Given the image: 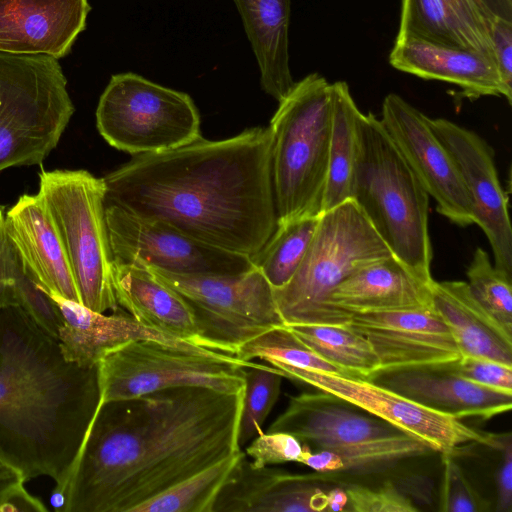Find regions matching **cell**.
Wrapping results in <instances>:
<instances>
[{"instance_id":"2e32d148","label":"cell","mask_w":512,"mask_h":512,"mask_svg":"<svg viewBox=\"0 0 512 512\" xmlns=\"http://www.w3.org/2000/svg\"><path fill=\"white\" fill-rule=\"evenodd\" d=\"M347 326L368 340L380 370L445 364L461 358L448 327L433 306L354 312Z\"/></svg>"},{"instance_id":"603a6c76","label":"cell","mask_w":512,"mask_h":512,"mask_svg":"<svg viewBox=\"0 0 512 512\" xmlns=\"http://www.w3.org/2000/svg\"><path fill=\"white\" fill-rule=\"evenodd\" d=\"M498 15L490 0H401L397 35L468 49L495 63L491 30Z\"/></svg>"},{"instance_id":"e0dca14e","label":"cell","mask_w":512,"mask_h":512,"mask_svg":"<svg viewBox=\"0 0 512 512\" xmlns=\"http://www.w3.org/2000/svg\"><path fill=\"white\" fill-rule=\"evenodd\" d=\"M267 432H283L312 451L399 435V429L332 393L291 396L285 411Z\"/></svg>"},{"instance_id":"e575fe53","label":"cell","mask_w":512,"mask_h":512,"mask_svg":"<svg viewBox=\"0 0 512 512\" xmlns=\"http://www.w3.org/2000/svg\"><path fill=\"white\" fill-rule=\"evenodd\" d=\"M284 374L273 366L260 363L245 368L243 407L238 430V444H248L263 433L262 426L278 400Z\"/></svg>"},{"instance_id":"3957f363","label":"cell","mask_w":512,"mask_h":512,"mask_svg":"<svg viewBox=\"0 0 512 512\" xmlns=\"http://www.w3.org/2000/svg\"><path fill=\"white\" fill-rule=\"evenodd\" d=\"M97 366L63 356L18 306L0 310V457L64 486L99 404Z\"/></svg>"},{"instance_id":"8fae6325","label":"cell","mask_w":512,"mask_h":512,"mask_svg":"<svg viewBox=\"0 0 512 512\" xmlns=\"http://www.w3.org/2000/svg\"><path fill=\"white\" fill-rule=\"evenodd\" d=\"M96 126L109 145L132 155L168 151L202 137L188 94L131 72L112 75L97 105Z\"/></svg>"},{"instance_id":"ffe728a7","label":"cell","mask_w":512,"mask_h":512,"mask_svg":"<svg viewBox=\"0 0 512 512\" xmlns=\"http://www.w3.org/2000/svg\"><path fill=\"white\" fill-rule=\"evenodd\" d=\"M327 491L317 474L255 468L244 454L219 492L213 512L326 511Z\"/></svg>"},{"instance_id":"5bb4252c","label":"cell","mask_w":512,"mask_h":512,"mask_svg":"<svg viewBox=\"0 0 512 512\" xmlns=\"http://www.w3.org/2000/svg\"><path fill=\"white\" fill-rule=\"evenodd\" d=\"M380 120L424 190L435 200L437 212L462 227L474 224L472 202L457 163L435 133L431 118L390 93L384 98Z\"/></svg>"},{"instance_id":"836d02e7","label":"cell","mask_w":512,"mask_h":512,"mask_svg":"<svg viewBox=\"0 0 512 512\" xmlns=\"http://www.w3.org/2000/svg\"><path fill=\"white\" fill-rule=\"evenodd\" d=\"M235 356L245 361L255 358L265 360L277 369L293 367L352 376L314 353L286 325L271 329L243 344Z\"/></svg>"},{"instance_id":"277c9868","label":"cell","mask_w":512,"mask_h":512,"mask_svg":"<svg viewBox=\"0 0 512 512\" xmlns=\"http://www.w3.org/2000/svg\"><path fill=\"white\" fill-rule=\"evenodd\" d=\"M351 199L392 255L413 274L432 282L429 195L373 113L359 116Z\"/></svg>"},{"instance_id":"9c48e42d","label":"cell","mask_w":512,"mask_h":512,"mask_svg":"<svg viewBox=\"0 0 512 512\" xmlns=\"http://www.w3.org/2000/svg\"><path fill=\"white\" fill-rule=\"evenodd\" d=\"M253 363L190 343L132 341L97 364L98 405L182 386L241 393L245 368Z\"/></svg>"},{"instance_id":"f35d334b","label":"cell","mask_w":512,"mask_h":512,"mask_svg":"<svg viewBox=\"0 0 512 512\" xmlns=\"http://www.w3.org/2000/svg\"><path fill=\"white\" fill-rule=\"evenodd\" d=\"M444 481L441 511L483 512L489 503L471 486L459 465L451 455H443Z\"/></svg>"},{"instance_id":"74e56055","label":"cell","mask_w":512,"mask_h":512,"mask_svg":"<svg viewBox=\"0 0 512 512\" xmlns=\"http://www.w3.org/2000/svg\"><path fill=\"white\" fill-rule=\"evenodd\" d=\"M345 489L347 511L353 512H414L418 508L411 499L391 483L377 488L351 484Z\"/></svg>"},{"instance_id":"d6986e66","label":"cell","mask_w":512,"mask_h":512,"mask_svg":"<svg viewBox=\"0 0 512 512\" xmlns=\"http://www.w3.org/2000/svg\"><path fill=\"white\" fill-rule=\"evenodd\" d=\"M89 11L88 0H0V52L62 58Z\"/></svg>"},{"instance_id":"7dc6e473","label":"cell","mask_w":512,"mask_h":512,"mask_svg":"<svg viewBox=\"0 0 512 512\" xmlns=\"http://www.w3.org/2000/svg\"><path fill=\"white\" fill-rule=\"evenodd\" d=\"M496 10L504 17L511 19V0H490Z\"/></svg>"},{"instance_id":"484cf974","label":"cell","mask_w":512,"mask_h":512,"mask_svg":"<svg viewBox=\"0 0 512 512\" xmlns=\"http://www.w3.org/2000/svg\"><path fill=\"white\" fill-rule=\"evenodd\" d=\"M433 281L422 280L391 255L349 275L333 291L331 303L349 313L432 306Z\"/></svg>"},{"instance_id":"6da1fadb","label":"cell","mask_w":512,"mask_h":512,"mask_svg":"<svg viewBox=\"0 0 512 512\" xmlns=\"http://www.w3.org/2000/svg\"><path fill=\"white\" fill-rule=\"evenodd\" d=\"M244 391L167 388L98 405L68 478L61 512H135L189 476L238 452Z\"/></svg>"},{"instance_id":"7402d4cb","label":"cell","mask_w":512,"mask_h":512,"mask_svg":"<svg viewBox=\"0 0 512 512\" xmlns=\"http://www.w3.org/2000/svg\"><path fill=\"white\" fill-rule=\"evenodd\" d=\"M389 63L405 73L454 84L470 99L505 97L495 63L475 51L414 36L397 35L389 54Z\"/></svg>"},{"instance_id":"52a82bcc","label":"cell","mask_w":512,"mask_h":512,"mask_svg":"<svg viewBox=\"0 0 512 512\" xmlns=\"http://www.w3.org/2000/svg\"><path fill=\"white\" fill-rule=\"evenodd\" d=\"M74 110L58 59L0 52V172L41 164Z\"/></svg>"},{"instance_id":"44dd1931","label":"cell","mask_w":512,"mask_h":512,"mask_svg":"<svg viewBox=\"0 0 512 512\" xmlns=\"http://www.w3.org/2000/svg\"><path fill=\"white\" fill-rule=\"evenodd\" d=\"M11 245L32 279L48 294L80 297L59 233L41 196L24 194L5 213Z\"/></svg>"},{"instance_id":"83f0119b","label":"cell","mask_w":512,"mask_h":512,"mask_svg":"<svg viewBox=\"0 0 512 512\" xmlns=\"http://www.w3.org/2000/svg\"><path fill=\"white\" fill-rule=\"evenodd\" d=\"M256 57L262 89L278 102L294 85L289 67L291 0H233Z\"/></svg>"},{"instance_id":"4316f807","label":"cell","mask_w":512,"mask_h":512,"mask_svg":"<svg viewBox=\"0 0 512 512\" xmlns=\"http://www.w3.org/2000/svg\"><path fill=\"white\" fill-rule=\"evenodd\" d=\"M432 306L448 327L461 356L512 366V333L474 298L464 281H433Z\"/></svg>"},{"instance_id":"b9f144b4","label":"cell","mask_w":512,"mask_h":512,"mask_svg":"<svg viewBox=\"0 0 512 512\" xmlns=\"http://www.w3.org/2000/svg\"><path fill=\"white\" fill-rule=\"evenodd\" d=\"M491 38L497 71L505 91V98L512 102V22L498 15L492 25Z\"/></svg>"},{"instance_id":"7bdbcfd3","label":"cell","mask_w":512,"mask_h":512,"mask_svg":"<svg viewBox=\"0 0 512 512\" xmlns=\"http://www.w3.org/2000/svg\"><path fill=\"white\" fill-rule=\"evenodd\" d=\"M501 460L496 472V511L512 512V438L503 434L500 447Z\"/></svg>"},{"instance_id":"7c38bea8","label":"cell","mask_w":512,"mask_h":512,"mask_svg":"<svg viewBox=\"0 0 512 512\" xmlns=\"http://www.w3.org/2000/svg\"><path fill=\"white\" fill-rule=\"evenodd\" d=\"M279 370L284 377L339 396L442 455L453 456L463 445L471 443L497 450L502 442L503 434L475 429L461 419L420 405L369 379L293 367Z\"/></svg>"},{"instance_id":"bcb514c9","label":"cell","mask_w":512,"mask_h":512,"mask_svg":"<svg viewBox=\"0 0 512 512\" xmlns=\"http://www.w3.org/2000/svg\"><path fill=\"white\" fill-rule=\"evenodd\" d=\"M347 495L345 489L334 488L327 491L326 511H347Z\"/></svg>"},{"instance_id":"ac0fdd59","label":"cell","mask_w":512,"mask_h":512,"mask_svg":"<svg viewBox=\"0 0 512 512\" xmlns=\"http://www.w3.org/2000/svg\"><path fill=\"white\" fill-rule=\"evenodd\" d=\"M369 380L458 419L477 417L488 420L512 407V393L464 379L454 371L453 362L379 370Z\"/></svg>"},{"instance_id":"f1b7e54d","label":"cell","mask_w":512,"mask_h":512,"mask_svg":"<svg viewBox=\"0 0 512 512\" xmlns=\"http://www.w3.org/2000/svg\"><path fill=\"white\" fill-rule=\"evenodd\" d=\"M329 167L322 213L351 199L361 111L344 81L330 84Z\"/></svg>"},{"instance_id":"60d3db41","label":"cell","mask_w":512,"mask_h":512,"mask_svg":"<svg viewBox=\"0 0 512 512\" xmlns=\"http://www.w3.org/2000/svg\"><path fill=\"white\" fill-rule=\"evenodd\" d=\"M453 369L459 376L475 384L512 393V366L485 358L461 356L453 362Z\"/></svg>"},{"instance_id":"f546056e","label":"cell","mask_w":512,"mask_h":512,"mask_svg":"<svg viewBox=\"0 0 512 512\" xmlns=\"http://www.w3.org/2000/svg\"><path fill=\"white\" fill-rule=\"evenodd\" d=\"M422 441L401 433L328 450L306 448L299 463L319 474H339L375 468L380 465L431 452Z\"/></svg>"},{"instance_id":"4fadbf2b","label":"cell","mask_w":512,"mask_h":512,"mask_svg":"<svg viewBox=\"0 0 512 512\" xmlns=\"http://www.w3.org/2000/svg\"><path fill=\"white\" fill-rule=\"evenodd\" d=\"M113 259L179 274H238L254 267L250 256L226 251L123 208L105 204Z\"/></svg>"},{"instance_id":"ba28073f","label":"cell","mask_w":512,"mask_h":512,"mask_svg":"<svg viewBox=\"0 0 512 512\" xmlns=\"http://www.w3.org/2000/svg\"><path fill=\"white\" fill-rule=\"evenodd\" d=\"M106 186L86 170H43L38 194L59 233L80 303L100 313L119 310L105 216Z\"/></svg>"},{"instance_id":"d590c367","label":"cell","mask_w":512,"mask_h":512,"mask_svg":"<svg viewBox=\"0 0 512 512\" xmlns=\"http://www.w3.org/2000/svg\"><path fill=\"white\" fill-rule=\"evenodd\" d=\"M466 274L474 298L512 333V278L492 265L481 247L475 249Z\"/></svg>"},{"instance_id":"8992f818","label":"cell","mask_w":512,"mask_h":512,"mask_svg":"<svg viewBox=\"0 0 512 512\" xmlns=\"http://www.w3.org/2000/svg\"><path fill=\"white\" fill-rule=\"evenodd\" d=\"M391 255L353 199L323 212L297 271L273 289L284 324L347 325L351 313L332 305L333 291L358 269Z\"/></svg>"},{"instance_id":"9a60e30c","label":"cell","mask_w":512,"mask_h":512,"mask_svg":"<svg viewBox=\"0 0 512 512\" xmlns=\"http://www.w3.org/2000/svg\"><path fill=\"white\" fill-rule=\"evenodd\" d=\"M431 125L457 163L472 202L474 224L489 241L494 266L512 278L508 199L499 181L492 148L477 133L448 119H431Z\"/></svg>"},{"instance_id":"ee69618b","label":"cell","mask_w":512,"mask_h":512,"mask_svg":"<svg viewBox=\"0 0 512 512\" xmlns=\"http://www.w3.org/2000/svg\"><path fill=\"white\" fill-rule=\"evenodd\" d=\"M11 252L12 245L5 228V213L0 206V310L16 306L10 277Z\"/></svg>"},{"instance_id":"8d00e7d4","label":"cell","mask_w":512,"mask_h":512,"mask_svg":"<svg viewBox=\"0 0 512 512\" xmlns=\"http://www.w3.org/2000/svg\"><path fill=\"white\" fill-rule=\"evenodd\" d=\"M10 277L16 306L42 330L57 339L62 325L60 310L48 293L27 273L13 246Z\"/></svg>"},{"instance_id":"5b68a950","label":"cell","mask_w":512,"mask_h":512,"mask_svg":"<svg viewBox=\"0 0 512 512\" xmlns=\"http://www.w3.org/2000/svg\"><path fill=\"white\" fill-rule=\"evenodd\" d=\"M269 129L277 224L321 215L329 167L330 83L318 73L295 82L279 101Z\"/></svg>"},{"instance_id":"1f68e13d","label":"cell","mask_w":512,"mask_h":512,"mask_svg":"<svg viewBox=\"0 0 512 512\" xmlns=\"http://www.w3.org/2000/svg\"><path fill=\"white\" fill-rule=\"evenodd\" d=\"M318 216H306L277 224V227L262 246L250 256L273 289L287 284L301 264L313 239Z\"/></svg>"},{"instance_id":"f6af8a7d","label":"cell","mask_w":512,"mask_h":512,"mask_svg":"<svg viewBox=\"0 0 512 512\" xmlns=\"http://www.w3.org/2000/svg\"><path fill=\"white\" fill-rule=\"evenodd\" d=\"M27 482L23 473L14 465L0 457V512L9 499Z\"/></svg>"},{"instance_id":"4dcf8cb0","label":"cell","mask_w":512,"mask_h":512,"mask_svg":"<svg viewBox=\"0 0 512 512\" xmlns=\"http://www.w3.org/2000/svg\"><path fill=\"white\" fill-rule=\"evenodd\" d=\"M288 328L318 356L354 377L369 379L380 370L371 344L347 325L296 324Z\"/></svg>"},{"instance_id":"ab89813d","label":"cell","mask_w":512,"mask_h":512,"mask_svg":"<svg viewBox=\"0 0 512 512\" xmlns=\"http://www.w3.org/2000/svg\"><path fill=\"white\" fill-rule=\"evenodd\" d=\"M307 446L294 436L283 432L261 433L252 439L245 454L255 468L286 462L299 463Z\"/></svg>"},{"instance_id":"cb8c5ba5","label":"cell","mask_w":512,"mask_h":512,"mask_svg":"<svg viewBox=\"0 0 512 512\" xmlns=\"http://www.w3.org/2000/svg\"><path fill=\"white\" fill-rule=\"evenodd\" d=\"M48 295L62 316L57 337L60 350L67 361L78 366H97L108 353L132 341L155 340L174 345L187 343L141 324L120 309L111 314L100 313L77 301L55 294Z\"/></svg>"},{"instance_id":"30bf717a","label":"cell","mask_w":512,"mask_h":512,"mask_svg":"<svg viewBox=\"0 0 512 512\" xmlns=\"http://www.w3.org/2000/svg\"><path fill=\"white\" fill-rule=\"evenodd\" d=\"M147 268L186 300L200 347L235 355L243 344L285 325L272 286L255 266L238 274H179Z\"/></svg>"},{"instance_id":"7a4b0ae2","label":"cell","mask_w":512,"mask_h":512,"mask_svg":"<svg viewBox=\"0 0 512 512\" xmlns=\"http://www.w3.org/2000/svg\"><path fill=\"white\" fill-rule=\"evenodd\" d=\"M272 133L249 128L134 155L106 175L105 204L165 222L208 245L252 256L278 218L271 176Z\"/></svg>"},{"instance_id":"d6a6232c","label":"cell","mask_w":512,"mask_h":512,"mask_svg":"<svg viewBox=\"0 0 512 512\" xmlns=\"http://www.w3.org/2000/svg\"><path fill=\"white\" fill-rule=\"evenodd\" d=\"M244 452H238L189 476L144 502L135 512H213L219 492Z\"/></svg>"},{"instance_id":"d4e9b609","label":"cell","mask_w":512,"mask_h":512,"mask_svg":"<svg viewBox=\"0 0 512 512\" xmlns=\"http://www.w3.org/2000/svg\"><path fill=\"white\" fill-rule=\"evenodd\" d=\"M112 283L119 307L135 320L177 341L199 346L192 309L147 267L113 260Z\"/></svg>"}]
</instances>
